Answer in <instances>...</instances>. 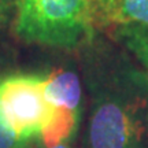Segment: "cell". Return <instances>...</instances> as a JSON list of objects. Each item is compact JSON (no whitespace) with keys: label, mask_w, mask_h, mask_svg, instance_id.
Segmentation results:
<instances>
[{"label":"cell","mask_w":148,"mask_h":148,"mask_svg":"<svg viewBox=\"0 0 148 148\" xmlns=\"http://www.w3.org/2000/svg\"><path fill=\"white\" fill-rule=\"evenodd\" d=\"M96 0H14L12 33L27 44L78 51L96 34Z\"/></svg>","instance_id":"cell-2"},{"label":"cell","mask_w":148,"mask_h":148,"mask_svg":"<svg viewBox=\"0 0 148 148\" xmlns=\"http://www.w3.org/2000/svg\"><path fill=\"white\" fill-rule=\"evenodd\" d=\"M45 99L53 112L82 119L84 85L77 67L64 64L47 73Z\"/></svg>","instance_id":"cell-4"},{"label":"cell","mask_w":148,"mask_h":148,"mask_svg":"<svg viewBox=\"0 0 148 148\" xmlns=\"http://www.w3.org/2000/svg\"><path fill=\"white\" fill-rule=\"evenodd\" d=\"M14 12V0H0V34L12 19Z\"/></svg>","instance_id":"cell-8"},{"label":"cell","mask_w":148,"mask_h":148,"mask_svg":"<svg viewBox=\"0 0 148 148\" xmlns=\"http://www.w3.org/2000/svg\"><path fill=\"white\" fill-rule=\"evenodd\" d=\"M88 115L81 148H148V75L96 33L78 49Z\"/></svg>","instance_id":"cell-1"},{"label":"cell","mask_w":148,"mask_h":148,"mask_svg":"<svg viewBox=\"0 0 148 148\" xmlns=\"http://www.w3.org/2000/svg\"><path fill=\"white\" fill-rule=\"evenodd\" d=\"M112 37L127 52L132 53L148 75V25L115 26Z\"/></svg>","instance_id":"cell-6"},{"label":"cell","mask_w":148,"mask_h":148,"mask_svg":"<svg viewBox=\"0 0 148 148\" xmlns=\"http://www.w3.org/2000/svg\"><path fill=\"white\" fill-rule=\"evenodd\" d=\"M47 73H8L0 75V121L16 137L37 141L53 110L45 99Z\"/></svg>","instance_id":"cell-3"},{"label":"cell","mask_w":148,"mask_h":148,"mask_svg":"<svg viewBox=\"0 0 148 148\" xmlns=\"http://www.w3.org/2000/svg\"><path fill=\"white\" fill-rule=\"evenodd\" d=\"M95 21L114 27L148 25V0H96Z\"/></svg>","instance_id":"cell-5"},{"label":"cell","mask_w":148,"mask_h":148,"mask_svg":"<svg viewBox=\"0 0 148 148\" xmlns=\"http://www.w3.org/2000/svg\"><path fill=\"white\" fill-rule=\"evenodd\" d=\"M0 148H36L34 143L25 141L16 137L14 133L8 130L0 121Z\"/></svg>","instance_id":"cell-7"},{"label":"cell","mask_w":148,"mask_h":148,"mask_svg":"<svg viewBox=\"0 0 148 148\" xmlns=\"http://www.w3.org/2000/svg\"><path fill=\"white\" fill-rule=\"evenodd\" d=\"M48 148H71V145L70 144H56V145H52V147H48Z\"/></svg>","instance_id":"cell-9"}]
</instances>
